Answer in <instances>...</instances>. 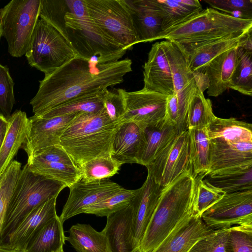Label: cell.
<instances>
[{
  "label": "cell",
  "instance_id": "74e56055",
  "mask_svg": "<svg viewBox=\"0 0 252 252\" xmlns=\"http://www.w3.org/2000/svg\"><path fill=\"white\" fill-rule=\"evenodd\" d=\"M138 191L122 188L121 189L88 207L84 214L106 217L123 209L131 203Z\"/></svg>",
  "mask_w": 252,
  "mask_h": 252
},
{
  "label": "cell",
  "instance_id": "8fae6325",
  "mask_svg": "<svg viewBox=\"0 0 252 252\" xmlns=\"http://www.w3.org/2000/svg\"><path fill=\"white\" fill-rule=\"evenodd\" d=\"M201 217L214 230L233 225L252 227V190L225 193Z\"/></svg>",
  "mask_w": 252,
  "mask_h": 252
},
{
  "label": "cell",
  "instance_id": "7a4b0ae2",
  "mask_svg": "<svg viewBox=\"0 0 252 252\" xmlns=\"http://www.w3.org/2000/svg\"><path fill=\"white\" fill-rule=\"evenodd\" d=\"M39 18L59 32L82 58L105 63L119 61L126 53L94 24L85 0H41Z\"/></svg>",
  "mask_w": 252,
  "mask_h": 252
},
{
  "label": "cell",
  "instance_id": "ffe728a7",
  "mask_svg": "<svg viewBox=\"0 0 252 252\" xmlns=\"http://www.w3.org/2000/svg\"><path fill=\"white\" fill-rule=\"evenodd\" d=\"M138 43L152 42L162 31V18L155 0H125Z\"/></svg>",
  "mask_w": 252,
  "mask_h": 252
},
{
  "label": "cell",
  "instance_id": "f907efd6",
  "mask_svg": "<svg viewBox=\"0 0 252 252\" xmlns=\"http://www.w3.org/2000/svg\"><path fill=\"white\" fill-rule=\"evenodd\" d=\"M0 252H26L25 250L12 248L6 244H0Z\"/></svg>",
  "mask_w": 252,
  "mask_h": 252
},
{
  "label": "cell",
  "instance_id": "44dd1931",
  "mask_svg": "<svg viewBox=\"0 0 252 252\" xmlns=\"http://www.w3.org/2000/svg\"><path fill=\"white\" fill-rule=\"evenodd\" d=\"M210 140V166L207 175L217 171L252 164V142L231 143Z\"/></svg>",
  "mask_w": 252,
  "mask_h": 252
},
{
  "label": "cell",
  "instance_id": "d6a6232c",
  "mask_svg": "<svg viewBox=\"0 0 252 252\" xmlns=\"http://www.w3.org/2000/svg\"><path fill=\"white\" fill-rule=\"evenodd\" d=\"M162 18V32L176 26L200 12L198 0H155Z\"/></svg>",
  "mask_w": 252,
  "mask_h": 252
},
{
  "label": "cell",
  "instance_id": "4316f807",
  "mask_svg": "<svg viewBox=\"0 0 252 252\" xmlns=\"http://www.w3.org/2000/svg\"><path fill=\"white\" fill-rule=\"evenodd\" d=\"M68 232L65 240L78 252H112L103 230L97 231L90 224L77 223L71 226Z\"/></svg>",
  "mask_w": 252,
  "mask_h": 252
},
{
  "label": "cell",
  "instance_id": "836d02e7",
  "mask_svg": "<svg viewBox=\"0 0 252 252\" xmlns=\"http://www.w3.org/2000/svg\"><path fill=\"white\" fill-rule=\"evenodd\" d=\"M104 90L72 99L39 115V116L53 117L77 114L80 113L98 112L103 108Z\"/></svg>",
  "mask_w": 252,
  "mask_h": 252
},
{
  "label": "cell",
  "instance_id": "ba28073f",
  "mask_svg": "<svg viewBox=\"0 0 252 252\" xmlns=\"http://www.w3.org/2000/svg\"><path fill=\"white\" fill-rule=\"evenodd\" d=\"M25 56L30 65L45 76L78 55L59 32L39 18Z\"/></svg>",
  "mask_w": 252,
  "mask_h": 252
},
{
  "label": "cell",
  "instance_id": "7402d4cb",
  "mask_svg": "<svg viewBox=\"0 0 252 252\" xmlns=\"http://www.w3.org/2000/svg\"><path fill=\"white\" fill-rule=\"evenodd\" d=\"M53 197L33 210L8 236L4 244L25 250L35 233L50 220L58 216Z\"/></svg>",
  "mask_w": 252,
  "mask_h": 252
},
{
  "label": "cell",
  "instance_id": "d590c367",
  "mask_svg": "<svg viewBox=\"0 0 252 252\" xmlns=\"http://www.w3.org/2000/svg\"><path fill=\"white\" fill-rule=\"evenodd\" d=\"M252 52L238 47L235 68L228 89L243 94H252Z\"/></svg>",
  "mask_w": 252,
  "mask_h": 252
},
{
  "label": "cell",
  "instance_id": "e575fe53",
  "mask_svg": "<svg viewBox=\"0 0 252 252\" xmlns=\"http://www.w3.org/2000/svg\"><path fill=\"white\" fill-rule=\"evenodd\" d=\"M33 172L60 182L70 188L82 179L79 167L60 162L27 163Z\"/></svg>",
  "mask_w": 252,
  "mask_h": 252
},
{
  "label": "cell",
  "instance_id": "d6986e66",
  "mask_svg": "<svg viewBox=\"0 0 252 252\" xmlns=\"http://www.w3.org/2000/svg\"><path fill=\"white\" fill-rule=\"evenodd\" d=\"M214 230L196 214L183 220L152 252H188L198 240Z\"/></svg>",
  "mask_w": 252,
  "mask_h": 252
},
{
  "label": "cell",
  "instance_id": "cb8c5ba5",
  "mask_svg": "<svg viewBox=\"0 0 252 252\" xmlns=\"http://www.w3.org/2000/svg\"><path fill=\"white\" fill-rule=\"evenodd\" d=\"M7 120V129L0 149V174L13 161L29 130V118L24 111H15Z\"/></svg>",
  "mask_w": 252,
  "mask_h": 252
},
{
  "label": "cell",
  "instance_id": "2e32d148",
  "mask_svg": "<svg viewBox=\"0 0 252 252\" xmlns=\"http://www.w3.org/2000/svg\"><path fill=\"white\" fill-rule=\"evenodd\" d=\"M163 189L164 187L157 183L151 175L148 173L145 182L138 189L132 200L133 207L131 231L132 251L141 242Z\"/></svg>",
  "mask_w": 252,
  "mask_h": 252
},
{
  "label": "cell",
  "instance_id": "db71d44e",
  "mask_svg": "<svg viewBox=\"0 0 252 252\" xmlns=\"http://www.w3.org/2000/svg\"><path fill=\"white\" fill-rule=\"evenodd\" d=\"M1 231V229L0 227V235Z\"/></svg>",
  "mask_w": 252,
  "mask_h": 252
},
{
  "label": "cell",
  "instance_id": "f1b7e54d",
  "mask_svg": "<svg viewBox=\"0 0 252 252\" xmlns=\"http://www.w3.org/2000/svg\"><path fill=\"white\" fill-rule=\"evenodd\" d=\"M146 143L140 164H150L179 133L177 126L165 117L157 125L146 128Z\"/></svg>",
  "mask_w": 252,
  "mask_h": 252
},
{
  "label": "cell",
  "instance_id": "7c38bea8",
  "mask_svg": "<svg viewBox=\"0 0 252 252\" xmlns=\"http://www.w3.org/2000/svg\"><path fill=\"white\" fill-rule=\"evenodd\" d=\"M124 109V122H134L144 128L157 125L164 118L167 97L143 87L136 91L116 90Z\"/></svg>",
  "mask_w": 252,
  "mask_h": 252
},
{
  "label": "cell",
  "instance_id": "e0dca14e",
  "mask_svg": "<svg viewBox=\"0 0 252 252\" xmlns=\"http://www.w3.org/2000/svg\"><path fill=\"white\" fill-rule=\"evenodd\" d=\"M143 69L144 88L166 96L173 94L172 72L160 42L152 45Z\"/></svg>",
  "mask_w": 252,
  "mask_h": 252
},
{
  "label": "cell",
  "instance_id": "603a6c76",
  "mask_svg": "<svg viewBox=\"0 0 252 252\" xmlns=\"http://www.w3.org/2000/svg\"><path fill=\"white\" fill-rule=\"evenodd\" d=\"M238 48L225 51L206 66L204 73L208 81L207 94L209 96H218L228 89L235 66Z\"/></svg>",
  "mask_w": 252,
  "mask_h": 252
},
{
  "label": "cell",
  "instance_id": "3957f363",
  "mask_svg": "<svg viewBox=\"0 0 252 252\" xmlns=\"http://www.w3.org/2000/svg\"><path fill=\"white\" fill-rule=\"evenodd\" d=\"M201 177L190 168L164 188L141 242L131 252H152L183 220L199 214L196 189Z\"/></svg>",
  "mask_w": 252,
  "mask_h": 252
},
{
  "label": "cell",
  "instance_id": "6da1fadb",
  "mask_svg": "<svg viewBox=\"0 0 252 252\" xmlns=\"http://www.w3.org/2000/svg\"><path fill=\"white\" fill-rule=\"evenodd\" d=\"M132 70L130 59L101 63L96 59L77 56L39 81L37 92L30 101L34 115L76 97L120 84Z\"/></svg>",
  "mask_w": 252,
  "mask_h": 252
},
{
  "label": "cell",
  "instance_id": "277c9868",
  "mask_svg": "<svg viewBox=\"0 0 252 252\" xmlns=\"http://www.w3.org/2000/svg\"><path fill=\"white\" fill-rule=\"evenodd\" d=\"M124 122H113L105 109L77 114L60 138L59 144L80 167L99 156L112 155L115 135Z\"/></svg>",
  "mask_w": 252,
  "mask_h": 252
},
{
  "label": "cell",
  "instance_id": "ac0fdd59",
  "mask_svg": "<svg viewBox=\"0 0 252 252\" xmlns=\"http://www.w3.org/2000/svg\"><path fill=\"white\" fill-rule=\"evenodd\" d=\"M145 128L132 122H124L112 145V156L125 163L140 164L146 143Z\"/></svg>",
  "mask_w": 252,
  "mask_h": 252
},
{
  "label": "cell",
  "instance_id": "b9f144b4",
  "mask_svg": "<svg viewBox=\"0 0 252 252\" xmlns=\"http://www.w3.org/2000/svg\"><path fill=\"white\" fill-rule=\"evenodd\" d=\"M211 7L235 17L252 19V0H204Z\"/></svg>",
  "mask_w": 252,
  "mask_h": 252
},
{
  "label": "cell",
  "instance_id": "9a60e30c",
  "mask_svg": "<svg viewBox=\"0 0 252 252\" xmlns=\"http://www.w3.org/2000/svg\"><path fill=\"white\" fill-rule=\"evenodd\" d=\"M76 115L29 118V130L22 145L28 158L41 149L59 144L62 135Z\"/></svg>",
  "mask_w": 252,
  "mask_h": 252
},
{
  "label": "cell",
  "instance_id": "8992f818",
  "mask_svg": "<svg viewBox=\"0 0 252 252\" xmlns=\"http://www.w3.org/2000/svg\"><path fill=\"white\" fill-rule=\"evenodd\" d=\"M66 186L60 182L32 171L26 164L21 169L8 207L0 235V244L36 207L58 196Z\"/></svg>",
  "mask_w": 252,
  "mask_h": 252
},
{
  "label": "cell",
  "instance_id": "9c48e42d",
  "mask_svg": "<svg viewBox=\"0 0 252 252\" xmlns=\"http://www.w3.org/2000/svg\"><path fill=\"white\" fill-rule=\"evenodd\" d=\"M89 16L112 42L127 51L138 44L125 0H85Z\"/></svg>",
  "mask_w": 252,
  "mask_h": 252
},
{
  "label": "cell",
  "instance_id": "f5cc1de1",
  "mask_svg": "<svg viewBox=\"0 0 252 252\" xmlns=\"http://www.w3.org/2000/svg\"><path fill=\"white\" fill-rule=\"evenodd\" d=\"M2 174H3V173H2ZM2 174H0V180H1V177H2Z\"/></svg>",
  "mask_w": 252,
  "mask_h": 252
},
{
  "label": "cell",
  "instance_id": "bcb514c9",
  "mask_svg": "<svg viewBox=\"0 0 252 252\" xmlns=\"http://www.w3.org/2000/svg\"><path fill=\"white\" fill-rule=\"evenodd\" d=\"M42 162H60L76 166L68 154L60 144L37 151L32 157L28 158L27 163Z\"/></svg>",
  "mask_w": 252,
  "mask_h": 252
},
{
  "label": "cell",
  "instance_id": "8d00e7d4",
  "mask_svg": "<svg viewBox=\"0 0 252 252\" xmlns=\"http://www.w3.org/2000/svg\"><path fill=\"white\" fill-rule=\"evenodd\" d=\"M122 164L112 155L96 157L80 167L82 180L91 182L107 179L117 174Z\"/></svg>",
  "mask_w": 252,
  "mask_h": 252
},
{
  "label": "cell",
  "instance_id": "52a82bcc",
  "mask_svg": "<svg viewBox=\"0 0 252 252\" xmlns=\"http://www.w3.org/2000/svg\"><path fill=\"white\" fill-rule=\"evenodd\" d=\"M41 0H12L0 9L2 36L8 51L16 58L25 55L37 22Z\"/></svg>",
  "mask_w": 252,
  "mask_h": 252
},
{
  "label": "cell",
  "instance_id": "f546056e",
  "mask_svg": "<svg viewBox=\"0 0 252 252\" xmlns=\"http://www.w3.org/2000/svg\"><path fill=\"white\" fill-rule=\"evenodd\" d=\"M210 139L227 143L252 142V125L234 118L223 119L216 116L207 127Z\"/></svg>",
  "mask_w": 252,
  "mask_h": 252
},
{
  "label": "cell",
  "instance_id": "f6af8a7d",
  "mask_svg": "<svg viewBox=\"0 0 252 252\" xmlns=\"http://www.w3.org/2000/svg\"><path fill=\"white\" fill-rule=\"evenodd\" d=\"M227 252H252V227H230Z\"/></svg>",
  "mask_w": 252,
  "mask_h": 252
},
{
  "label": "cell",
  "instance_id": "7dc6e473",
  "mask_svg": "<svg viewBox=\"0 0 252 252\" xmlns=\"http://www.w3.org/2000/svg\"><path fill=\"white\" fill-rule=\"evenodd\" d=\"M103 108L113 122L123 121L124 109L120 96L117 93L105 89L103 95Z\"/></svg>",
  "mask_w": 252,
  "mask_h": 252
},
{
  "label": "cell",
  "instance_id": "1f68e13d",
  "mask_svg": "<svg viewBox=\"0 0 252 252\" xmlns=\"http://www.w3.org/2000/svg\"><path fill=\"white\" fill-rule=\"evenodd\" d=\"M190 165L193 174L204 177L210 166V140L207 127L189 129Z\"/></svg>",
  "mask_w": 252,
  "mask_h": 252
},
{
  "label": "cell",
  "instance_id": "816d5d0a",
  "mask_svg": "<svg viewBox=\"0 0 252 252\" xmlns=\"http://www.w3.org/2000/svg\"><path fill=\"white\" fill-rule=\"evenodd\" d=\"M1 36H2V32H1V29L0 22V38Z\"/></svg>",
  "mask_w": 252,
  "mask_h": 252
},
{
  "label": "cell",
  "instance_id": "681fc988",
  "mask_svg": "<svg viewBox=\"0 0 252 252\" xmlns=\"http://www.w3.org/2000/svg\"><path fill=\"white\" fill-rule=\"evenodd\" d=\"M8 124V120L0 114V149L6 133Z\"/></svg>",
  "mask_w": 252,
  "mask_h": 252
},
{
  "label": "cell",
  "instance_id": "5bb4252c",
  "mask_svg": "<svg viewBox=\"0 0 252 252\" xmlns=\"http://www.w3.org/2000/svg\"><path fill=\"white\" fill-rule=\"evenodd\" d=\"M123 187L107 179L86 182L80 180L69 189V194L59 218L63 223L80 214Z\"/></svg>",
  "mask_w": 252,
  "mask_h": 252
},
{
  "label": "cell",
  "instance_id": "484cf974",
  "mask_svg": "<svg viewBox=\"0 0 252 252\" xmlns=\"http://www.w3.org/2000/svg\"><path fill=\"white\" fill-rule=\"evenodd\" d=\"M246 35L238 38L215 40L189 50L181 47L186 54L188 64L193 73H204L206 66L215 58L227 50L240 47Z\"/></svg>",
  "mask_w": 252,
  "mask_h": 252
},
{
  "label": "cell",
  "instance_id": "c3c4849f",
  "mask_svg": "<svg viewBox=\"0 0 252 252\" xmlns=\"http://www.w3.org/2000/svg\"><path fill=\"white\" fill-rule=\"evenodd\" d=\"M164 117L177 126L179 119V109L177 98L175 93L167 97Z\"/></svg>",
  "mask_w": 252,
  "mask_h": 252
},
{
  "label": "cell",
  "instance_id": "5b68a950",
  "mask_svg": "<svg viewBox=\"0 0 252 252\" xmlns=\"http://www.w3.org/2000/svg\"><path fill=\"white\" fill-rule=\"evenodd\" d=\"M252 32V19L234 17L212 8L202 9L185 21L161 32L165 39L189 50L215 40L241 37Z\"/></svg>",
  "mask_w": 252,
  "mask_h": 252
},
{
  "label": "cell",
  "instance_id": "ee69618b",
  "mask_svg": "<svg viewBox=\"0 0 252 252\" xmlns=\"http://www.w3.org/2000/svg\"><path fill=\"white\" fill-rule=\"evenodd\" d=\"M199 179L196 189V208L200 216L220 199L225 193L207 180Z\"/></svg>",
  "mask_w": 252,
  "mask_h": 252
},
{
  "label": "cell",
  "instance_id": "f35d334b",
  "mask_svg": "<svg viewBox=\"0 0 252 252\" xmlns=\"http://www.w3.org/2000/svg\"><path fill=\"white\" fill-rule=\"evenodd\" d=\"M203 93L199 89L190 103L187 119V129L207 127L216 117L211 100L206 98Z\"/></svg>",
  "mask_w": 252,
  "mask_h": 252
},
{
  "label": "cell",
  "instance_id": "d4e9b609",
  "mask_svg": "<svg viewBox=\"0 0 252 252\" xmlns=\"http://www.w3.org/2000/svg\"><path fill=\"white\" fill-rule=\"evenodd\" d=\"M133 207L132 201L126 208L107 217L103 231L112 252H131V231Z\"/></svg>",
  "mask_w": 252,
  "mask_h": 252
},
{
  "label": "cell",
  "instance_id": "4fadbf2b",
  "mask_svg": "<svg viewBox=\"0 0 252 252\" xmlns=\"http://www.w3.org/2000/svg\"><path fill=\"white\" fill-rule=\"evenodd\" d=\"M146 167L148 173L164 188L191 168L189 130L179 133Z\"/></svg>",
  "mask_w": 252,
  "mask_h": 252
},
{
  "label": "cell",
  "instance_id": "83f0119b",
  "mask_svg": "<svg viewBox=\"0 0 252 252\" xmlns=\"http://www.w3.org/2000/svg\"><path fill=\"white\" fill-rule=\"evenodd\" d=\"M63 223L58 216L47 221L33 236L26 252H64L65 242Z\"/></svg>",
  "mask_w": 252,
  "mask_h": 252
},
{
  "label": "cell",
  "instance_id": "ab89813d",
  "mask_svg": "<svg viewBox=\"0 0 252 252\" xmlns=\"http://www.w3.org/2000/svg\"><path fill=\"white\" fill-rule=\"evenodd\" d=\"M21 169V163L14 160L2 174L0 182V227L1 230Z\"/></svg>",
  "mask_w": 252,
  "mask_h": 252
},
{
  "label": "cell",
  "instance_id": "30bf717a",
  "mask_svg": "<svg viewBox=\"0 0 252 252\" xmlns=\"http://www.w3.org/2000/svg\"><path fill=\"white\" fill-rule=\"evenodd\" d=\"M171 68L174 92L177 98L179 119L178 133L188 130L187 119L192 99L200 89L190 70L186 54L176 42L170 40L160 42Z\"/></svg>",
  "mask_w": 252,
  "mask_h": 252
},
{
  "label": "cell",
  "instance_id": "4dcf8cb0",
  "mask_svg": "<svg viewBox=\"0 0 252 252\" xmlns=\"http://www.w3.org/2000/svg\"><path fill=\"white\" fill-rule=\"evenodd\" d=\"M206 179L225 193L252 190V164L210 173Z\"/></svg>",
  "mask_w": 252,
  "mask_h": 252
},
{
  "label": "cell",
  "instance_id": "7bdbcfd3",
  "mask_svg": "<svg viewBox=\"0 0 252 252\" xmlns=\"http://www.w3.org/2000/svg\"><path fill=\"white\" fill-rule=\"evenodd\" d=\"M14 83L9 69L0 64V112L8 119L15 103Z\"/></svg>",
  "mask_w": 252,
  "mask_h": 252
},
{
  "label": "cell",
  "instance_id": "60d3db41",
  "mask_svg": "<svg viewBox=\"0 0 252 252\" xmlns=\"http://www.w3.org/2000/svg\"><path fill=\"white\" fill-rule=\"evenodd\" d=\"M230 228L215 230L198 240L188 252H227Z\"/></svg>",
  "mask_w": 252,
  "mask_h": 252
}]
</instances>
